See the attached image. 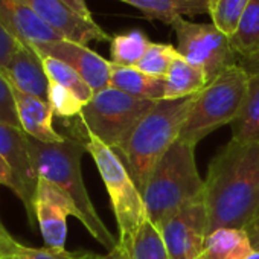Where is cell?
Listing matches in <instances>:
<instances>
[{
	"mask_svg": "<svg viewBox=\"0 0 259 259\" xmlns=\"http://www.w3.org/2000/svg\"><path fill=\"white\" fill-rule=\"evenodd\" d=\"M0 156L11 169L16 185L14 194L22 200L32 226V218H35L34 200L40 179L28 148L26 133L22 128L0 123Z\"/></svg>",
	"mask_w": 259,
	"mask_h": 259,
	"instance_id": "obj_10",
	"label": "cell"
},
{
	"mask_svg": "<svg viewBox=\"0 0 259 259\" xmlns=\"http://www.w3.org/2000/svg\"><path fill=\"white\" fill-rule=\"evenodd\" d=\"M41 58H43L45 72H46L49 81H54V82L69 89L84 104H87L93 98L95 92L92 90V87L70 66H67L66 63H63L60 60H55L52 57H41Z\"/></svg>",
	"mask_w": 259,
	"mask_h": 259,
	"instance_id": "obj_25",
	"label": "cell"
},
{
	"mask_svg": "<svg viewBox=\"0 0 259 259\" xmlns=\"http://www.w3.org/2000/svg\"><path fill=\"white\" fill-rule=\"evenodd\" d=\"M89 251H69L66 248H52V247H26L23 245L22 250L13 259H89Z\"/></svg>",
	"mask_w": 259,
	"mask_h": 259,
	"instance_id": "obj_29",
	"label": "cell"
},
{
	"mask_svg": "<svg viewBox=\"0 0 259 259\" xmlns=\"http://www.w3.org/2000/svg\"><path fill=\"white\" fill-rule=\"evenodd\" d=\"M11 90H13L14 101H16L20 128L28 136L45 144H57L66 139V136L55 132L54 123H52V119L55 114L48 101L28 95L16 89L14 85H11Z\"/></svg>",
	"mask_w": 259,
	"mask_h": 259,
	"instance_id": "obj_16",
	"label": "cell"
},
{
	"mask_svg": "<svg viewBox=\"0 0 259 259\" xmlns=\"http://www.w3.org/2000/svg\"><path fill=\"white\" fill-rule=\"evenodd\" d=\"M48 102L51 104L54 114L61 119H75L81 114L84 108V102L69 89L49 81Z\"/></svg>",
	"mask_w": 259,
	"mask_h": 259,
	"instance_id": "obj_28",
	"label": "cell"
},
{
	"mask_svg": "<svg viewBox=\"0 0 259 259\" xmlns=\"http://www.w3.org/2000/svg\"><path fill=\"white\" fill-rule=\"evenodd\" d=\"M207 232L259 229V139L230 141L212 160L204 180ZM207 233V235H209Z\"/></svg>",
	"mask_w": 259,
	"mask_h": 259,
	"instance_id": "obj_1",
	"label": "cell"
},
{
	"mask_svg": "<svg viewBox=\"0 0 259 259\" xmlns=\"http://www.w3.org/2000/svg\"><path fill=\"white\" fill-rule=\"evenodd\" d=\"M209 84L206 73L180 54L165 76V99H182L198 95Z\"/></svg>",
	"mask_w": 259,
	"mask_h": 259,
	"instance_id": "obj_20",
	"label": "cell"
},
{
	"mask_svg": "<svg viewBox=\"0 0 259 259\" xmlns=\"http://www.w3.org/2000/svg\"><path fill=\"white\" fill-rule=\"evenodd\" d=\"M0 23L22 43L40 45L64 40L38 19L25 0H0Z\"/></svg>",
	"mask_w": 259,
	"mask_h": 259,
	"instance_id": "obj_15",
	"label": "cell"
},
{
	"mask_svg": "<svg viewBox=\"0 0 259 259\" xmlns=\"http://www.w3.org/2000/svg\"><path fill=\"white\" fill-rule=\"evenodd\" d=\"M22 41L17 40L2 23H0V69L7 67L13 55L20 48Z\"/></svg>",
	"mask_w": 259,
	"mask_h": 259,
	"instance_id": "obj_31",
	"label": "cell"
},
{
	"mask_svg": "<svg viewBox=\"0 0 259 259\" xmlns=\"http://www.w3.org/2000/svg\"><path fill=\"white\" fill-rule=\"evenodd\" d=\"M247 81L248 73L239 64L223 70L195 95L179 138L197 145L217 128L232 123L241 110Z\"/></svg>",
	"mask_w": 259,
	"mask_h": 259,
	"instance_id": "obj_5",
	"label": "cell"
},
{
	"mask_svg": "<svg viewBox=\"0 0 259 259\" xmlns=\"http://www.w3.org/2000/svg\"><path fill=\"white\" fill-rule=\"evenodd\" d=\"M253 245L245 230L221 227L210 232L198 259H247Z\"/></svg>",
	"mask_w": 259,
	"mask_h": 259,
	"instance_id": "obj_18",
	"label": "cell"
},
{
	"mask_svg": "<svg viewBox=\"0 0 259 259\" xmlns=\"http://www.w3.org/2000/svg\"><path fill=\"white\" fill-rule=\"evenodd\" d=\"M247 73H259V52L250 55V57H245V58H241L239 63H238Z\"/></svg>",
	"mask_w": 259,
	"mask_h": 259,
	"instance_id": "obj_35",
	"label": "cell"
},
{
	"mask_svg": "<svg viewBox=\"0 0 259 259\" xmlns=\"http://www.w3.org/2000/svg\"><path fill=\"white\" fill-rule=\"evenodd\" d=\"M32 46L41 57H52L70 66L82 76V79L92 87L95 93L110 85L111 61H107L90 48L69 40H58Z\"/></svg>",
	"mask_w": 259,
	"mask_h": 259,
	"instance_id": "obj_12",
	"label": "cell"
},
{
	"mask_svg": "<svg viewBox=\"0 0 259 259\" xmlns=\"http://www.w3.org/2000/svg\"><path fill=\"white\" fill-rule=\"evenodd\" d=\"M247 259H259V250H253V253Z\"/></svg>",
	"mask_w": 259,
	"mask_h": 259,
	"instance_id": "obj_38",
	"label": "cell"
},
{
	"mask_svg": "<svg viewBox=\"0 0 259 259\" xmlns=\"http://www.w3.org/2000/svg\"><path fill=\"white\" fill-rule=\"evenodd\" d=\"M194 99L195 96L157 101L114 150L142 194L153 169L179 139Z\"/></svg>",
	"mask_w": 259,
	"mask_h": 259,
	"instance_id": "obj_3",
	"label": "cell"
},
{
	"mask_svg": "<svg viewBox=\"0 0 259 259\" xmlns=\"http://www.w3.org/2000/svg\"><path fill=\"white\" fill-rule=\"evenodd\" d=\"M171 26L177 37L179 54L203 69L209 82L227 67L239 63L230 37L213 23H195L180 17Z\"/></svg>",
	"mask_w": 259,
	"mask_h": 259,
	"instance_id": "obj_8",
	"label": "cell"
},
{
	"mask_svg": "<svg viewBox=\"0 0 259 259\" xmlns=\"http://www.w3.org/2000/svg\"><path fill=\"white\" fill-rule=\"evenodd\" d=\"M0 236H5V238H10L11 235H10V232L7 230V227L4 226V223L0 221Z\"/></svg>",
	"mask_w": 259,
	"mask_h": 259,
	"instance_id": "obj_37",
	"label": "cell"
},
{
	"mask_svg": "<svg viewBox=\"0 0 259 259\" xmlns=\"http://www.w3.org/2000/svg\"><path fill=\"white\" fill-rule=\"evenodd\" d=\"M119 2L138 8L151 20H160L169 25L180 17L209 14V0H119Z\"/></svg>",
	"mask_w": 259,
	"mask_h": 259,
	"instance_id": "obj_19",
	"label": "cell"
},
{
	"mask_svg": "<svg viewBox=\"0 0 259 259\" xmlns=\"http://www.w3.org/2000/svg\"><path fill=\"white\" fill-rule=\"evenodd\" d=\"M122 248L125 250L128 259H169L162 233L159 227L150 221V218H145L133 239Z\"/></svg>",
	"mask_w": 259,
	"mask_h": 259,
	"instance_id": "obj_22",
	"label": "cell"
},
{
	"mask_svg": "<svg viewBox=\"0 0 259 259\" xmlns=\"http://www.w3.org/2000/svg\"><path fill=\"white\" fill-rule=\"evenodd\" d=\"M63 2H64L72 11H75L78 16H81V17H84V19H87V20H93L92 13H90V10H89V7H87V2H85V0H63Z\"/></svg>",
	"mask_w": 259,
	"mask_h": 259,
	"instance_id": "obj_33",
	"label": "cell"
},
{
	"mask_svg": "<svg viewBox=\"0 0 259 259\" xmlns=\"http://www.w3.org/2000/svg\"><path fill=\"white\" fill-rule=\"evenodd\" d=\"M26 142L38 179L54 183L75 203L81 213L82 226L102 247L107 248V251L117 247L119 239L111 235L98 215L82 180L81 159L87 151L84 142L73 136H66L63 142L45 144L28 135Z\"/></svg>",
	"mask_w": 259,
	"mask_h": 259,
	"instance_id": "obj_2",
	"label": "cell"
},
{
	"mask_svg": "<svg viewBox=\"0 0 259 259\" xmlns=\"http://www.w3.org/2000/svg\"><path fill=\"white\" fill-rule=\"evenodd\" d=\"M22 247L23 245L17 242L13 236H0V259H13L22 250Z\"/></svg>",
	"mask_w": 259,
	"mask_h": 259,
	"instance_id": "obj_32",
	"label": "cell"
},
{
	"mask_svg": "<svg viewBox=\"0 0 259 259\" xmlns=\"http://www.w3.org/2000/svg\"><path fill=\"white\" fill-rule=\"evenodd\" d=\"M230 43L239 60L259 52V0H250Z\"/></svg>",
	"mask_w": 259,
	"mask_h": 259,
	"instance_id": "obj_23",
	"label": "cell"
},
{
	"mask_svg": "<svg viewBox=\"0 0 259 259\" xmlns=\"http://www.w3.org/2000/svg\"><path fill=\"white\" fill-rule=\"evenodd\" d=\"M34 212L46 247L66 248L67 217H75L81 221V213L75 203L54 183L40 179L34 200Z\"/></svg>",
	"mask_w": 259,
	"mask_h": 259,
	"instance_id": "obj_11",
	"label": "cell"
},
{
	"mask_svg": "<svg viewBox=\"0 0 259 259\" xmlns=\"http://www.w3.org/2000/svg\"><path fill=\"white\" fill-rule=\"evenodd\" d=\"M151 41L139 29L130 31L126 34L114 35L110 40V57L116 66L136 67L148 51Z\"/></svg>",
	"mask_w": 259,
	"mask_h": 259,
	"instance_id": "obj_24",
	"label": "cell"
},
{
	"mask_svg": "<svg viewBox=\"0 0 259 259\" xmlns=\"http://www.w3.org/2000/svg\"><path fill=\"white\" fill-rule=\"evenodd\" d=\"M110 85L139 99H165V78H156L144 73L138 67L116 66L111 63Z\"/></svg>",
	"mask_w": 259,
	"mask_h": 259,
	"instance_id": "obj_17",
	"label": "cell"
},
{
	"mask_svg": "<svg viewBox=\"0 0 259 259\" xmlns=\"http://www.w3.org/2000/svg\"><path fill=\"white\" fill-rule=\"evenodd\" d=\"M177 55H179L177 48L166 43L151 41L148 51L145 52V55L142 57V60L138 63L136 67L147 75L156 78H165Z\"/></svg>",
	"mask_w": 259,
	"mask_h": 259,
	"instance_id": "obj_27",
	"label": "cell"
},
{
	"mask_svg": "<svg viewBox=\"0 0 259 259\" xmlns=\"http://www.w3.org/2000/svg\"><path fill=\"white\" fill-rule=\"evenodd\" d=\"M0 123L20 128L16 101L10 82L0 73Z\"/></svg>",
	"mask_w": 259,
	"mask_h": 259,
	"instance_id": "obj_30",
	"label": "cell"
},
{
	"mask_svg": "<svg viewBox=\"0 0 259 259\" xmlns=\"http://www.w3.org/2000/svg\"><path fill=\"white\" fill-rule=\"evenodd\" d=\"M250 0H209V16L212 23L232 37Z\"/></svg>",
	"mask_w": 259,
	"mask_h": 259,
	"instance_id": "obj_26",
	"label": "cell"
},
{
	"mask_svg": "<svg viewBox=\"0 0 259 259\" xmlns=\"http://www.w3.org/2000/svg\"><path fill=\"white\" fill-rule=\"evenodd\" d=\"M0 73L16 89L48 101L49 78L45 72L43 58L32 45L22 43L7 67Z\"/></svg>",
	"mask_w": 259,
	"mask_h": 259,
	"instance_id": "obj_14",
	"label": "cell"
},
{
	"mask_svg": "<svg viewBox=\"0 0 259 259\" xmlns=\"http://www.w3.org/2000/svg\"><path fill=\"white\" fill-rule=\"evenodd\" d=\"M259 139V73H248L247 90L236 119L232 122V141Z\"/></svg>",
	"mask_w": 259,
	"mask_h": 259,
	"instance_id": "obj_21",
	"label": "cell"
},
{
	"mask_svg": "<svg viewBox=\"0 0 259 259\" xmlns=\"http://www.w3.org/2000/svg\"><path fill=\"white\" fill-rule=\"evenodd\" d=\"M84 145L93 157L108 192L119 229V244L120 247H126L145 218H148L142 192L110 147L92 135H85Z\"/></svg>",
	"mask_w": 259,
	"mask_h": 259,
	"instance_id": "obj_6",
	"label": "cell"
},
{
	"mask_svg": "<svg viewBox=\"0 0 259 259\" xmlns=\"http://www.w3.org/2000/svg\"><path fill=\"white\" fill-rule=\"evenodd\" d=\"M156 102L130 96L108 85L93 95L84 105L78 120L84 136L92 135L114 151Z\"/></svg>",
	"mask_w": 259,
	"mask_h": 259,
	"instance_id": "obj_7",
	"label": "cell"
},
{
	"mask_svg": "<svg viewBox=\"0 0 259 259\" xmlns=\"http://www.w3.org/2000/svg\"><path fill=\"white\" fill-rule=\"evenodd\" d=\"M0 185L10 188L13 192H14V189H16V185H14V179H13L11 169H10V166L7 165V162L4 160L2 156H0Z\"/></svg>",
	"mask_w": 259,
	"mask_h": 259,
	"instance_id": "obj_34",
	"label": "cell"
},
{
	"mask_svg": "<svg viewBox=\"0 0 259 259\" xmlns=\"http://www.w3.org/2000/svg\"><path fill=\"white\" fill-rule=\"evenodd\" d=\"M25 2L40 20L58 32L64 40L84 46L92 41L111 40L95 20H87L78 16L63 0H25Z\"/></svg>",
	"mask_w": 259,
	"mask_h": 259,
	"instance_id": "obj_13",
	"label": "cell"
},
{
	"mask_svg": "<svg viewBox=\"0 0 259 259\" xmlns=\"http://www.w3.org/2000/svg\"><path fill=\"white\" fill-rule=\"evenodd\" d=\"M204 180L195 162V145L177 139L153 169L142 194L150 221L160 224L204 198Z\"/></svg>",
	"mask_w": 259,
	"mask_h": 259,
	"instance_id": "obj_4",
	"label": "cell"
},
{
	"mask_svg": "<svg viewBox=\"0 0 259 259\" xmlns=\"http://www.w3.org/2000/svg\"><path fill=\"white\" fill-rule=\"evenodd\" d=\"M93 259H128L125 250L120 247V244L117 247H114L113 250L107 251L105 254H93Z\"/></svg>",
	"mask_w": 259,
	"mask_h": 259,
	"instance_id": "obj_36",
	"label": "cell"
},
{
	"mask_svg": "<svg viewBox=\"0 0 259 259\" xmlns=\"http://www.w3.org/2000/svg\"><path fill=\"white\" fill-rule=\"evenodd\" d=\"M89 259H93V253H90V256H89Z\"/></svg>",
	"mask_w": 259,
	"mask_h": 259,
	"instance_id": "obj_39",
	"label": "cell"
},
{
	"mask_svg": "<svg viewBox=\"0 0 259 259\" xmlns=\"http://www.w3.org/2000/svg\"><path fill=\"white\" fill-rule=\"evenodd\" d=\"M169 259H198L207 238V210L204 198L198 200L168 220L159 227Z\"/></svg>",
	"mask_w": 259,
	"mask_h": 259,
	"instance_id": "obj_9",
	"label": "cell"
}]
</instances>
